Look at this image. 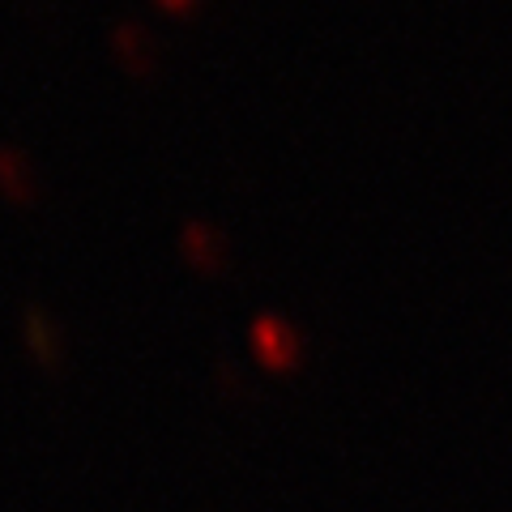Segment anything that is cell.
I'll return each instance as SVG.
<instances>
[{
	"label": "cell",
	"instance_id": "obj_4",
	"mask_svg": "<svg viewBox=\"0 0 512 512\" xmlns=\"http://www.w3.org/2000/svg\"><path fill=\"white\" fill-rule=\"evenodd\" d=\"M22 342H26V355L35 359L43 372H56L60 359H64V333L56 325V316L39 308V303H30L22 312Z\"/></svg>",
	"mask_w": 512,
	"mask_h": 512
},
{
	"label": "cell",
	"instance_id": "obj_6",
	"mask_svg": "<svg viewBox=\"0 0 512 512\" xmlns=\"http://www.w3.org/2000/svg\"><path fill=\"white\" fill-rule=\"evenodd\" d=\"M163 13H171V18H192V13L201 9V0H154Z\"/></svg>",
	"mask_w": 512,
	"mask_h": 512
},
{
	"label": "cell",
	"instance_id": "obj_1",
	"mask_svg": "<svg viewBox=\"0 0 512 512\" xmlns=\"http://www.w3.org/2000/svg\"><path fill=\"white\" fill-rule=\"evenodd\" d=\"M248 350L269 376H295L303 367V355H308L303 333L282 312H261L252 320L248 325Z\"/></svg>",
	"mask_w": 512,
	"mask_h": 512
},
{
	"label": "cell",
	"instance_id": "obj_5",
	"mask_svg": "<svg viewBox=\"0 0 512 512\" xmlns=\"http://www.w3.org/2000/svg\"><path fill=\"white\" fill-rule=\"evenodd\" d=\"M0 197L9 205H22V210L39 201V171L30 163V154L13 141L0 146Z\"/></svg>",
	"mask_w": 512,
	"mask_h": 512
},
{
	"label": "cell",
	"instance_id": "obj_3",
	"mask_svg": "<svg viewBox=\"0 0 512 512\" xmlns=\"http://www.w3.org/2000/svg\"><path fill=\"white\" fill-rule=\"evenodd\" d=\"M107 43H111V56H116V64L128 77H141V82H146V77L158 73V43L141 22H116Z\"/></svg>",
	"mask_w": 512,
	"mask_h": 512
},
{
	"label": "cell",
	"instance_id": "obj_2",
	"mask_svg": "<svg viewBox=\"0 0 512 512\" xmlns=\"http://www.w3.org/2000/svg\"><path fill=\"white\" fill-rule=\"evenodd\" d=\"M175 248H180V261L192 269V274H201V278H218L222 269L231 265L227 235H222L214 222H205V218H188L184 227H180Z\"/></svg>",
	"mask_w": 512,
	"mask_h": 512
}]
</instances>
